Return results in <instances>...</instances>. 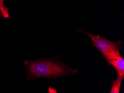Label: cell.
<instances>
[{
  "mask_svg": "<svg viewBox=\"0 0 124 93\" xmlns=\"http://www.w3.org/2000/svg\"><path fill=\"white\" fill-rule=\"evenodd\" d=\"M108 65L113 66L117 73V78L123 80L124 78V59L120 53L106 58Z\"/></svg>",
  "mask_w": 124,
  "mask_h": 93,
  "instance_id": "obj_3",
  "label": "cell"
},
{
  "mask_svg": "<svg viewBox=\"0 0 124 93\" xmlns=\"http://www.w3.org/2000/svg\"><path fill=\"white\" fill-rule=\"evenodd\" d=\"M5 0H0V16L3 18H9L10 15L8 13V7L5 5Z\"/></svg>",
  "mask_w": 124,
  "mask_h": 93,
  "instance_id": "obj_4",
  "label": "cell"
},
{
  "mask_svg": "<svg viewBox=\"0 0 124 93\" xmlns=\"http://www.w3.org/2000/svg\"><path fill=\"white\" fill-rule=\"evenodd\" d=\"M25 65L27 70V79L46 77L56 79L62 76L76 75L78 70L71 69L62 62L51 60L39 59L36 61L25 60Z\"/></svg>",
  "mask_w": 124,
  "mask_h": 93,
  "instance_id": "obj_1",
  "label": "cell"
},
{
  "mask_svg": "<svg viewBox=\"0 0 124 93\" xmlns=\"http://www.w3.org/2000/svg\"><path fill=\"white\" fill-rule=\"evenodd\" d=\"M122 80L116 78L115 80H114L112 83V88L111 89V93H119L121 88Z\"/></svg>",
  "mask_w": 124,
  "mask_h": 93,
  "instance_id": "obj_5",
  "label": "cell"
},
{
  "mask_svg": "<svg viewBox=\"0 0 124 93\" xmlns=\"http://www.w3.org/2000/svg\"><path fill=\"white\" fill-rule=\"evenodd\" d=\"M80 31L86 34L93 42V46L101 53L104 58L119 54L120 50L123 46L121 41L114 42L108 40L106 38L99 35H94L83 31L82 29H78Z\"/></svg>",
  "mask_w": 124,
  "mask_h": 93,
  "instance_id": "obj_2",
  "label": "cell"
}]
</instances>
